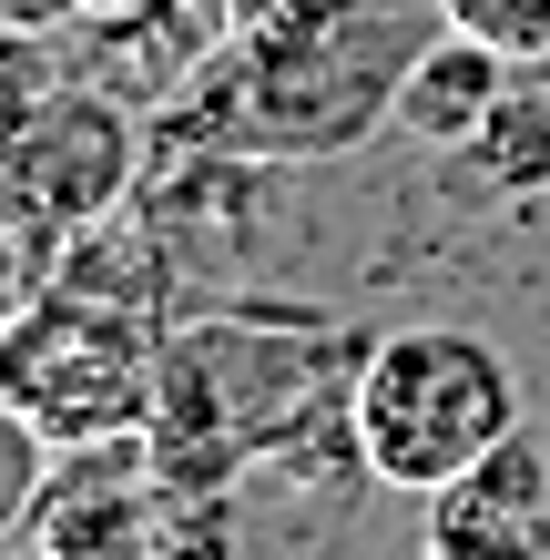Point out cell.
I'll use <instances>...</instances> for the list:
<instances>
[{
    "mask_svg": "<svg viewBox=\"0 0 550 560\" xmlns=\"http://www.w3.org/2000/svg\"><path fill=\"white\" fill-rule=\"evenodd\" d=\"M438 0H255L235 42L153 103V133L174 153H255L316 163L398 133V82L438 42Z\"/></svg>",
    "mask_w": 550,
    "mask_h": 560,
    "instance_id": "obj_1",
    "label": "cell"
},
{
    "mask_svg": "<svg viewBox=\"0 0 550 560\" xmlns=\"http://www.w3.org/2000/svg\"><path fill=\"white\" fill-rule=\"evenodd\" d=\"M377 337L306 316V306H214L164 326V387H153V479L164 489H235L245 458L285 448L296 428L358 398Z\"/></svg>",
    "mask_w": 550,
    "mask_h": 560,
    "instance_id": "obj_2",
    "label": "cell"
},
{
    "mask_svg": "<svg viewBox=\"0 0 550 560\" xmlns=\"http://www.w3.org/2000/svg\"><path fill=\"white\" fill-rule=\"evenodd\" d=\"M520 428V368L479 326H398L358 368V448L377 489H448Z\"/></svg>",
    "mask_w": 550,
    "mask_h": 560,
    "instance_id": "obj_3",
    "label": "cell"
},
{
    "mask_svg": "<svg viewBox=\"0 0 550 560\" xmlns=\"http://www.w3.org/2000/svg\"><path fill=\"white\" fill-rule=\"evenodd\" d=\"M153 387H164V326L103 295H21L11 337H0V398L21 428L51 448H103L153 428Z\"/></svg>",
    "mask_w": 550,
    "mask_h": 560,
    "instance_id": "obj_4",
    "label": "cell"
},
{
    "mask_svg": "<svg viewBox=\"0 0 550 560\" xmlns=\"http://www.w3.org/2000/svg\"><path fill=\"white\" fill-rule=\"evenodd\" d=\"M143 174V133L103 82H51L42 103L11 113V153H0V214H11V295H42L103 214Z\"/></svg>",
    "mask_w": 550,
    "mask_h": 560,
    "instance_id": "obj_5",
    "label": "cell"
},
{
    "mask_svg": "<svg viewBox=\"0 0 550 560\" xmlns=\"http://www.w3.org/2000/svg\"><path fill=\"white\" fill-rule=\"evenodd\" d=\"M21 560H164V479L143 439L61 448V469L11 520Z\"/></svg>",
    "mask_w": 550,
    "mask_h": 560,
    "instance_id": "obj_6",
    "label": "cell"
},
{
    "mask_svg": "<svg viewBox=\"0 0 550 560\" xmlns=\"http://www.w3.org/2000/svg\"><path fill=\"white\" fill-rule=\"evenodd\" d=\"M418 560H550V428H510V439L429 489V550Z\"/></svg>",
    "mask_w": 550,
    "mask_h": 560,
    "instance_id": "obj_7",
    "label": "cell"
},
{
    "mask_svg": "<svg viewBox=\"0 0 550 560\" xmlns=\"http://www.w3.org/2000/svg\"><path fill=\"white\" fill-rule=\"evenodd\" d=\"M500 103H510V51H490V42H469V31L438 21V42L418 51L408 82H398V133L429 143V153H459Z\"/></svg>",
    "mask_w": 550,
    "mask_h": 560,
    "instance_id": "obj_8",
    "label": "cell"
},
{
    "mask_svg": "<svg viewBox=\"0 0 550 560\" xmlns=\"http://www.w3.org/2000/svg\"><path fill=\"white\" fill-rule=\"evenodd\" d=\"M448 174L479 184V194H500V205H510V194H550V92L510 82V103L448 153Z\"/></svg>",
    "mask_w": 550,
    "mask_h": 560,
    "instance_id": "obj_9",
    "label": "cell"
},
{
    "mask_svg": "<svg viewBox=\"0 0 550 560\" xmlns=\"http://www.w3.org/2000/svg\"><path fill=\"white\" fill-rule=\"evenodd\" d=\"M438 21L510 61H550V0H438Z\"/></svg>",
    "mask_w": 550,
    "mask_h": 560,
    "instance_id": "obj_10",
    "label": "cell"
},
{
    "mask_svg": "<svg viewBox=\"0 0 550 560\" xmlns=\"http://www.w3.org/2000/svg\"><path fill=\"white\" fill-rule=\"evenodd\" d=\"M164 560H235V489H164Z\"/></svg>",
    "mask_w": 550,
    "mask_h": 560,
    "instance_id": "obj_11",
    "label": "cell"
}]
</instances>
